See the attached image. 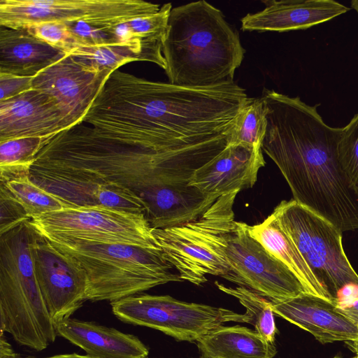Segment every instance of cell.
I'll return each instance as SVG.
<instances>
[{
    "label": "cell",
    "mask_w": 358,
    "mask_h": 358,
    "mask_svg": "<svg viewBox=\"0 0 358 358\" xmlns=\"http://www.w3.org/2000/svg\"><path fill=\"white\" fill-rule=\"evenodd\" d=\"M75 258L87 278V300L113 302L169 282L182 281L160 249L41 234Z\"/></svg>",
    "instance_id": "6"
},
{
    "label": "cell",
    "mask_w": 358,
    "mask_h": 358,
    "mask_svg": "<svg viewBox=\"0 0 358 358\" xmlns=\"http://www.w3.org/2000/svg\"><path fill=\"white\" fill-rule=\"evenodd\" d=\"M71 128L57 101L31 89L0 101V142L27 137L53 138Z\"/></svg>",
    "instance_id": "15"
},
{
    "label": "cell",
    "mask_w": 358,
    "mask_h": 358,
    "mask_svg": "<svg viewBox=\"0 0 358 358\" xmlns=\"http://www.w3.org/2000/svg\"><path fill=\"white\" fill-rule=\"evenodd\" d=\"M350 3L352 8L355 9L358 14V0H352Z\"/></svg>",
    "instance_id": "35"
},
{
    "label": "cell",
    "mask_w": 358,
    "mask_h": 358,
    "mask_svg": "<svg viewBox=\"0 0 358 358\" xmlns=\"http://www.w3.org/2000/svg\"><path fill=\"white\" fill-rule=\"evenodd\" d=\"M238 192L220 196L193 221L152 229L164 258L182 281L201 285L207 275L228 279L231 267L225 255L226 239L236 222L233 206Z\"/></svg>",
    "instance_id": "7"
},
{
    "label": "cell",
    "mask_w": 358,
    "mask_h": 358,
    "mask_svg": "<svg viewBox=\"0 0 358 358\" xmlns=\"http://www.w3.org/2000/svg\"><path fill=\"white\" fill-rule=\"evenodd\" d=\"M34 259L38 282L52 322L56 324L70 318L87 301L84 268L39 233L34 246Z\"/></svg>",
    "instance_id": "13"
},
{
    "label": "cell",
    "mask_w": 358,
    "mask_h": 358,
    "mask_svg": "<svg viewBox=\"0 0 358 358\" xmlns=\"http://www.w3.org/2000/svg\"><path fill=\"white\" fill-rule=\"evenodd\" d=\"M268 125L262 150L277 165L293 199L342 232L358 229V189L343 171L337 145L342 128L327 125L300 97L264 88Z\"/></svg>",
    "instance_id": "3"
},
{
    "label": "cell",
    "mask_w": 358,
    "mask_h": 358,
    "mask_svg": "<svg viewBox=\"0 0 358 358\" xmlns=\"http://www.w3.org/2000/svg\"><path fill=\"white\" fill-rule=\"evenodd\" d=\"M247 98L234 81L186 87L117 69L83 122L103 137L157 153L214 158L228 146Z\"/></svg>",
    "instance_id": "1"
},
{
    "label": "cell",
    "mask_w": 358,
    "mask_h": 358,
    "mask_svg": "<svg viewBox=\"0 0 358 358\" xmlns=\"http://www.w3.org/2000/svg\"><path fill=\"white\" fill-rule=\"evenodd\" d=\"M57 335L96 358H148L149 350L136 336L94 322L69 318L55 324Z\"/></svg>",
    "instance_id": "19"
},
{
    "label": "cell",
    "mask_w": 358,
    "mask_h": 358,
    "mask_svg": "<svg viewBox=\"0 0 358 358\" xmlns=\"http://www.w3.org/2000/svg\"><path fill=\"white\" fill-rule=\"evenodd\" d=\"M3 183L23 206L31 219L68 208L58 197L34 182L29 176Z\"/></svg>",
    "instance_id": "27"
},
{
    "label": "cell",
    "mask_w": 358,
    "mask_h": 358,
    "mask_svg": "<svg viewBox=\"0 0 358 358\" xmlns=\"http://www.w3.org/2000/svg\"><path fill=\"white\" fill-rule=\"evenodd\" d=\"M271 301L274 314L308 331L321 343L344 341L358 350L357 327L332 301L308 293Z\"/></svg>",
    "instance_id": "16"
},
{
    "label": "cell",
    "mask_w": 358,
    "mask_h": 358,
    "mask_svg": "<svg viewBox=\"0 0 358 358\" xmlns=\"http://www.w3.org/2000/svg\"><path fill=\"white\" fill-rule=\"evenodd\" d=\"M38 235L29 220L0 236V330L20 345L41 351L57 333L36 274Z\"/></svg>",
    "instance_id": "5"
},
{
    "label": "cell",
    "mask_w": 358,
    "mask_h": 358,
    "mask_svg": "<svg viewBox=\"0 0 358 358\" xmlns=\"http://www.w3.org/2000/svg\"><path fill=\"white\" fill-rule=\"evenodd\" d=\"M0 358H20L5 338L0 341Z\"/></svg>",
    "instance_id": "33"
},
{
    "label": "cell",
    "mask_w": 358,
    "mask_h": 358,
    "mask_svg": "<svg viewBox=\"0 0 358 358\" xmlns=\"http://www.w3.org/2000/svg\"><path fill=\"white\" fill-rule=\"evenodd\" d=\"M247 226L236 221L227 235L225 255L231 267L227 280L269 300L307 293L294 273L250 235Z\"/></svg>",
    "instance_id": "12"
},
{
    "label": "cell",
    "mask_w": 358,
    "mask_h": 358,
    "mask_svg": "<svg viewBox=\"0 0 358 358\" xmlns=\"http://www.w3.org/2000/svg\"><path fill=\"white\" fill-rule=\"evenodd\" d=\"M162 52L169 83L204 87L233 82L245 50L222 12L200 0L171 9Z\"/></svg>",
    "instance_id": "4"
},
{
    "label": "cell",
    "mask_w": 358,
    "mask_h": 358,
    "mask_svg": "<svg viewBox=\"0 0 358 358\" xmlns=\"http://www.w3.org/2000/svg\"><path fill=\"white\" fill-rule=\"evenodd\" d=\"M337 152L343 171L358 189V113L342 127Z\"/></svg>",
    "instance_id": "28"
},
{
    "label": "cell",
    "mask_w": 358,
    "mask_h": 358,
    "mask_svg": "<svg viewBox=\"0 0 358 358\" xmlns=\"http://www.w3.org/2000/svg\"><path fill=\"white\" fill-rule=\"evenodd\" d=\"M263 10L241 19L243 31H287L306 29L350 10L333 0H264Z\"/></svg>",
    "instance_id": "18"
},
{
    "label": "cell",
    "mask_w": 358,
    "mask_h": 358,
    "mask_svg": "<svg viewBox=\"0 0 358 358\" xmlns=\"http://www.w3.org/2000/svg\"><path fill=\"white\" fill-rule=\"evenodd\" d=\"M336 308L340 313L350 319L358 328V296L339 301L336 305Z\"/></svg>",
    "instance_id": "32"
},
{
    "label": "cell",
    "mask_w": 358,
    "mask_h": 358,
    "mask_svg": "<svg viewBox=\"0 0 358 358\" xmlns=\"http://www.w3.org/2000/svg\"><path fill=\"white\" fill-rule=\"evenodd\" d=\"M120 321L160 331L183 341H196L238 313L223 308L181 301L169 295L135 294L110 302Z\"/></svg>",
    "instance_id": "9"
},
{
    "label": "cell",
    "mask_w": 358,
    "mask_h": 358,
    "mask_svg": "<svg viewBox=\"0 0 358 358\" xmlns=\"http://www.w3.org/2000/svg\"><path fill=\"white\" fill-rule=\"evenodd\" d=\"M160 8L142 0H0V26L22 29L42 22H84L108 31Z\"/></svg>",
    "instance_id": "10"
},
{
    "label": "cell",
    "mask_w": 358,
    "mask_h": 358,
    "mask_svg": "<svg viewBox=\"0 0 358 358\" xmlns=\"http://www.w3.org/2000/svg\"><path fill=\"white\" fill-rule=\"evenodd\" d=\"M201 166L199 159L160 154L114 141L80 124L50 140L37 155L29 177L68 208L103 185L139 199L146 210L158 189L189 185Z\"/></svg>",
    "instance_id": "2"
},
{
    "label": "cell",
    "mask_w": 358,
    "mask_h": 358,
    "mask_svg": "<svg viewBox=\"0 0 358 358\" xmlns=\"http://www.w3.org/2000/svg\"><path fill=\"white\" fill-rule=\"evenodd\" d=\"M30 223L41 234L160 249L143 213L97 206L67 208L31 218Z\"/></svg>",
    "instance_id": "11"
},
{
    "label": "cell",
    "mask_w": 358,
    "mask_h": 358,
    "mask_svg": "<svg viewBox=\"0 0 358 358\" xmlns=\"http://www.w3.org/2000/svg\"><path fill=\"white\" fill-rule=\"evenodd\" d=\"M33 78L0 73V101L13 98L33 89Z\"/></svg>",
    "instance_id": "31"
},
{
    "label": "cell",
    "mask_w": 358,
    "mask_h": 358,
    "mask_svg": "<svg viewBox=\"0 0 358 358\" xmlns=\"http://www.w3.org/2000/svg\"><path fill=\"white\" fill-rule=\"evenodd\" d=\"M98 71L113 73L131 62L144 61L156 64L164 71L166 63L163 55L141 43H110L98 45H83L68 54Z\"/></svg>",
    "instance_id": "23"
},
{
    "label": "cell",
    "mask_w": 358,
    "mask_h": 358,
    "mask_svg": "<svg viewBox=\"0 0 358 358\" xmlns=\"http://www.w3.org/2000/svg\"><path fill=\"white\" fill-rule=\"evenodd\" d=\"M247 229L252 238L294 273L307 293L331 301L329 294L316 279L273 213L259 224H248Z\"/></svg>",
    "instance_id": "21"
},
{
    "label": "cell",
    "mask_w": 358,
    "mask_h": 358,
    "mask_svg": "<svg viewBox=\"0 0 358 358\" xmlns=\"http://www.w3.org/2000/svg\"><path fill=\"white\" fill-rule=\"evenodd\" d=\"M20 358H22V357H20ZM26 358H34V357H26ZM44 358H96V357H91L87 355H80L76 353H73V354L58 355H55V356L44 357Z\"/></svg>",
    "instance_id": "34"
},
{
    "label": "cell",
    "mask_w": 358,
    "mask_h": 358,
    "mask_svg": "<svg viewBox=\"0 0 358 358\" xmlns=\"http://www.w3.org/2000/svg\"><path fill=\"white\" fill-rule=\"evenodd\" d=\"M111 73L98 71L66 55L34 76L32 87L57 101L72 128L83 122Z\"/></svg>",
    "instance_id": "14"
},
{
    "label": "cell",
    "mask_w": 358,
    "mask_h": 358,
    "mask_svg": "<svg viewBox=\"0 0 358 358\" xmlns=\"http://www.w3.org/2000/svg\"><path fill=\"white\" fill-rule=\"evenodd\" d=\"M22 29L48 45L62 50L66 55L80 45L78 39L65 22H42L28 25Z\"/></svg>",
    "instance_id": "29"
},
{
    "label": "cell",
    "mask_w": 358,
    "mask_h": 358,
    "mask_svg": "<svg viewBox=\"0 0 358 358\" xmlns=\"http://www.w3.org/2000/svg\"><path fill=\"white\" fill-rule=\"evenodd\" d=\"M267 125V108L262 96L248 97L236 117L229 145L262 148Z\"/></svg>",
    "instance_id": "26"
},
{
    "label": "cell",
    "mask_w": 358,
    "mask_h": 358,
    "mask_svg": "<svg viewBox=\"0 0 358 358\" xmlns=\"http://www.w3.org/2000/svg\"><path fill=\"white\" fill-rule=\"evenodd\" d=\"M52 138L27 137L0 142V182L29 176L37 155Z\"/></svg>",
    "instance_id": "25"
},
{
    "label": "cell",
    "mask_w": 358,
    "mask_h": 358,
    "mask_svg": "<svg viewBox=\"0 0 358 358\" xmlns=\"http://www.w3.org/2000/svg\"><path fill=\"white\" fill-rule=\"evenodd\" d=\"M280 227L335 304L352 289L358 294V274L343 248L342 231L294 199L273 210Z\"/></svg>",
    "instance_id": "8"
},
{
    "label": "cell",
    "mask_w": 358,
    "mask_h": 358,
    "mask_svg": "<svg viewBox=\"0 0 358 358\" xmlns=\"http://www.w3.org/2000/svg\"><path fill=\"white\" fill-rule=\"evenodd\" d=\"M352 358H358V350L357 352V355L355 357H353Z\"/></svg>",
    "instance_id": "36"
},
{
    "label": "cell",
    "mask_w": 358,
    "mask_h": 358,
    "mask_svg": "<svg viewBox=\"0 0 358 358\" xmlns=\"http://www.w3.org/2000/svg\"><path fill=\"white\" fill-rule=\"evenodd\" d=\"M215 285L222 292L236 298L245 308V313H238L236 322L253 325L264 339L274 343L277 328L271 300L245 287H227L218 282Z\"/></svg>",
    "instance_id": "24"
},
{
    "label": "cell",
    "mask_w": 358,
    "mask_h": 358,
    "mask_svg": "<svg viewBox=\"0 0 358 358\" xmlns=\"http://www.w3.org/2000/svg\"><path fill=\"white\" fill-rule=\"evenodd\" d=\"M333 358H341L339 356H335Z\"/></svg>",
    "instance_id": "37"
},
{
    "label": "cell",
    "mask_w": 358,
    "mask_h": 358,
    "mask_svg": "<svg viewBox=\"0 0 358 358\" xmlns=\"http://www.w3.org/2000/svg\"><path fill=\"white\" fill-rule=\"evenodd\" d=\"M66 55L24 29L0 26V73L34 77Z\"/></svg>",
    "instance_id": "20"
},
{
    "label": "cell",
    "mask_w": 358,
    "mask_h": 358,
    "mask_svg": "<svg viewBox=\"0 0 358 358\" xmlns=\"http://www.w3.org/2000/svg\"><path fill=\"white\" fill-rule=\"evenodd\" d=\"M31 220L20 202L0 182V236Z\"/></svg>",
    "instance_id": "30"
},
{
    "label": "cell",
    "mask_w": 358,
    "mask_h": 358,
    "mask_svg": "<svg viewBox=\"0 0 358 358\" xmlns=\"http://www.w3.org/2000/svg\"><path fill=\"white\" fill-rule=\"evenodd\" d=\"M204 358H274V343L255 330L239 325L220 326L196 341Z\"/></svg>",
    "instance_id": "22"
},
{
    "label": "cell",
    "mask_w": 358,
    "mask_h": 358,
    "mask_svg": "<svg viewBox=\"0 0 358 358\" xmlns=\"http://www.w3.org/2000/svg\"><path fill=\"white\" fill-rule=\"evenodd\" d=\"M266 164L262 148L228 145L192 175L189 185L206 194L222 195L251 188Z\"/></svg>",
    "instance_id": "17"
}]
</instances>
